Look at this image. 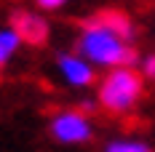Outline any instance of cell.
<instances>
[{"label":"cell","mask_w":155,"mask_h":152,"mask_svg":"<svg viewBox=\"0 0 155 152\" xmlns=\"http://www.w3.org/2000/svg\"><path fill=\"white\" fill-rule=\"evenodd\" d=\"M75 53H80L86 61H91L96 70L107 72L115 67H134L139 61V53L134 43H126L123 37H118L107 24H102L96 14L88 16L75 37Z\"/></svg>","instance_id":"cell-1"},{"label":"cell","mask_w":155,"mask_h":152,"mask_svg":"<svg viewBox=\"0 0 155 152\" xmlns=\"http://www.w3.org/2000/svg\"><path fill=\"white\" fill-rule=\"evenodd\" d=\"M144 80L137 67H115L96 80V104L107 115H128L142 102Z\"/></svg>","instance_id":"cell-2"},{"label":"cell","mask_w":155,"mask_h":152,"mask_svg":"<svg viewBox=\"0 0 155 152\" xmlns=\"http://www.w3.org/2000/svg\"><path fill=\"white\" fill-rule=\"evenodd\" d=\"M48 134L56 144L64 147H83L94 139V120L91 115L80 112L78 107L56 109L48 118Z\"/></svg>","instance_id":"cell-3"},{"label":"cell","mask_w":155,"mask_h":152,"mask_svg":"<svg viewBox=\"0 0 155 152\" xmlns=\"http://www.w3.org/2000/svg\"><path fill=\"white\" fill-rule=\"evenodd\" d=\"M54 64H56V72L62 77V83L70 88L86 91V88L96 86V80H99V70L75 51H59Z\"/></svg>","instance_id":"cell-4"},{"label":"cell","mask_w":155,"mask_h":152,"mask_svg":"<svg viewBox=\"0 0 155 152\" xmlns=\"http://www.w3.org/2000/svg\"><path fill=\"white\" fill-rule=\"evenodd\" d=\"M11 30L19 35L21 46H46L51 37V24L38 8H16L11 14Z\"/></svg>","instance_id":"cell-5"},{"label":"cell","mask_w":155,"mask_h":152,"mask_svg":"<svg viewBox=\"0 0 155 152\" xmlns=\"http://www.w3.org/2000/svg\"><path fill=\"white\" fill-rule=\"evenodd\" d=\"M96 19L102 24H107L110 30L115 32L118 37H123L126 43H137L139 27H137V21L126 14V11H120V8H104V11H96Z\"/></svg>","instance_id":"cell-6"},{"label":"cell","mask_w":155,"mask_h":152,"mask_svg":"<svg viewBox=\"0 0 155 152\" xmlns=\"http://www.w3.org/2000/svg\"><path fill=\"white\" fill-rule=\"evenodd\" d=\"M102 152H153V144L139 136H115L104 141Z\"/></svg>","instance_id":"cell-7"},{"label":"cell","mask_w":155,"mask_h":152,"mask_svg":"<svg viewBox=\"0 0 155 152\" xmlns=\"http://www.w3.org/2000/svg\"><path fill=\"white\" fill-rule=\"evenodd\" d=\"M19 48H21L19 35H16L11 27H0V70L19 53Z\"/></svg>","instance_id":"cell-8"},{"label":"cell","mask_w":155,"mask_h":152,"mask_svg":"<svg viewBox=\"0 0 155 152\" xmlns=\"http://www.w3.org/2000/svg\"><path fill=\"white\" fill-rule=\"evenodd\" d=\"M139 75L142 80H153L155 83V53H147V56H139Z\"/></svg>","instance_id":"cell-9"},{"label":"cell","mask_w":155,"mask_h":152,"mask_svg":"<svg viewBox=\"0 0 155 152\" xmlns=\"http://www.w3.org/2000/svg\"><path fill=\"white\" fill-rule=\"evenodd\" d=\"M70 0H35V8L43 11V14H54V11H62Z\"/></svg>","instance_id":"cell-10"},{"label":"cell","mask_w":155,"mask_h":152,"mask_svg":"<svg viewBox=\"0 0 155 152\" xmlns=\"http://www.w3.org/2000/svg\"><path fill=\"white\" fill-rule=\"evenodd\" d=\"M78 109H80V112H86V115H94V112L99 109V104H96V99H83Z\"/></svg>","instance_id":"cell-11"}]
</instances>
